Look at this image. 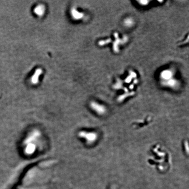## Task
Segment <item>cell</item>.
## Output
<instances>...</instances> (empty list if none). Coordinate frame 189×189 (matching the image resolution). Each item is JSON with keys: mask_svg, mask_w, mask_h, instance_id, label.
Segmentation results:
<instances>
[{"mask_svg": "<svg viewBox=\"0 0 189 189\" xmlns=\"http://www.w3.org/2000/svg\"><path fill=\"white\" fill-rule=\"evenodd\" d=\"M90 105L92 109L99 114H104L106 112V108L101 104H99L95 102H92L91 103Z\"/></svg>", "mask_w": 189, "mask_h": 189, "instance_id": "obj_1", "label": "cell"}, {"mask_svg": "<svg viewBox=\"0 0 189 189\" xmlns=\"http://www.w3.org/2000/svg\"><path fill=\"white\" fill-rule=\"evenodd\" d=\"M43 73V70L39 68L36 70L34 74L31 78V82L33 85H36L39 82V78Z\"/></svg>", "mask_w": 189, "mask_h": 189, "instance_id": "obj_2", "label": "cell"}, {"mask_svg": "<svg viewBox=\"0 0 189 189\" xmlns=\"http://www.w3.org/2000/svg\"><path fill=\"white\" fill-rule=\"evenodd\" d=\"M80 136L82 137L85 138L88 142H92L96 140L97 135L95 133L92 132H83L80 134Z\"/></svg>", "mask_w": 189, "mask_h": 189, "instance_id": "obj_3", "label": "cell"}, {"mask_svg": "<svg viewBox=\"0 0 189 189\" xmlns=\"http://www.w3.org/2000/svg\"><path fill=\"white\" fill-rule=\"evenodd\" d=\"M33 11L37 16H43L45 12V7L43 5H39L34 8Z\"/></svg>", "mask_w": 189, "mask_h": 189, "instance_id": "obj_4", "label": "cell"}, {"mask_svg": "<svg viewBox=\"0 0 189 189\" xmlns=\"http://www.w3.org/2000/svg\"><path fill=\"white\" fill-rule=\"evenodd\" d=\"M71 13L73 18L76 20H79L82 19L84 15L82 12H81L75 8L72 9Z\"/></svg>", "mask_w": 189, "mask_h": 189, "instance_id": "obj_5", "label": "cell"}, {"mask_svg": "<svg viewBox=\"0 0 189 189\" xmlns=\"http://www.w3.org/2000/svg\"><path fill=\"white\" fill-rule=\"evenodd\" d=\"M114 36L115 38V41L113 43V50L115 53H117L119 52V45L121 44V40L118 36V34L117 32H115Z\"/></svg>", "mask_w": 189, "mask_h": 189, "instance_id": "obj_6", "label": "cell"}, {"mask_svg": "<svg viewBox=\"0 0 189 189\" xmlns=\"http://www.w3.org/2000/svg\"><path fill=\"white\" fill-rule=\"evenodd\" d=\"M173 76V73L169 70H164L161 73V77L165 81L170 79Z\"/></svg>", "mask_w": 189, "mask_h": 189, "instance_id": "obj_7", "label": "cell"}, {"mask_svg": "<svg viewBox=\"0 0 189 189\" xmlns=\"http://www.w3.org/2000/svg\"><path fill=\"white\" fill-rule=\"evenodd\" d=\"M177 81L174 79H170L163 82V85L172 88H175L177 85Z\"/></svg>", "mask_w": 189, "mask_h": 189, "instance_id": "obj_8", "label": "cell"}, {"mask_svg": "<svg viewBox=\"0 0 189 189\" xmlns=\"http://www.w3.org/2000/svg\"><path fill=\"white\" fill-rule=\"evenodd\" d=\"M124 24L126 26L131 27L133 26L134 21L131 18H127L125 19L124 21Z\"/></svg>", "mask_w": 189, "mask_h": 189, "instance_id": "obj_9", "label": "cell"}, {"mask_svg": "<svg viewBox=\"0 0 189 189\" xmlns=\"http://www.w3.org/2000/svg\"><path fill=\"white\" fill-rule=\"evenodd\" d=\"M112 42V40L111 39H108L106 40H102L99 41L98 43V44L100 46H103L105 45H107Z\"/></svg>", "mask_w": 189, "mask_h": 189, "instance_id": "obj_10", "label": "cell"}, {"mask_svg": "<svg viewBox=\"0 0 189 189\" xmlns=\"http://www.w3.org/2000/svg\"><path fill=\"white\" fill-rule=\"evenodd\" d=\"M122 87V81L120 79H118L117 83L113 85V88L115 89H120Z\"/></svg>", "mask_w": 189, "mask_h": 189, "instance_id": "obj_11", "label": "cell"}, {"mask_svg": "<svg viewBox=\"0 0 189 189\" xmlns=\"http://www.w3.org/2000/svg\"><path fill=\"white\" fill-rule=\"evenodd\" d=\"M132 78H133L131 76V75H129L128 77L125 79V82L127 83H129L131 82V80L132 79Z\"/></svg>", "mask_w": 189, "mask_h": 189, "instance_id": "obj_12", "label": "cell"}, {"mask_svg": "<svg viewBox=\"0 0 189 189\" xmlns=\"http://www.w3.org/2000/svg\"><path fill=\"white\" fill-rule=\"evenodd\" d=\"M139 3H140L141 5H146L149 2L148 0H140L138 1Z\"/></svg>", "mask_w": 189, "mask_h": 189, "instance_id": "obj_13", "label": "cell"}, {"mask_svg": "<svg viewBox=\"0 0 189 189\" xmlns=\"http://www.w3.org/2000/svg\"><path fill=\"white\" fill-rule=\"evenodd\" d=\"M128 41V37L127 36H124L122 40H121V44H123L126 43L127 42V41Z\"/></svg>", "mask_w": 189, "mask_h": 189, "instance_id": "obj_14", "label": "cell"}, {"mask_svg": "<svg viewBox=\"0 0 189 189\" xmlns=\"http://www.w3.org/2000/svg\"><path fill=\"white\" fill-rule=\"evenodd\" d=\"M130 75H131L133 78H135V77H137V75H136V73L135 72H133V71H131L130 72Z\"/></svg>", "mask_w": 189, "mask_h": 189, "instance_id": "obj_15", "label": "cell"}, {"mask_svg": "<svg viewBox=\"0 0 189 189\" xmlns=\"http://www.w3.org/2000/svg\"><path fill=\"white\" fill-rule=\"evenodd\" d=\"M138 82V81L137 79H135L134 81V82H133V83H134V84H137Z\"/></svg>", "mask_w": 189, "mask_h": 189, "instance_id": "obj_16", "label": "cell"}, {"mask_svg": "<svg viewBox=\"0 0 189 189\" xmlns=\"http://www.w3.org/2000/svg\"><path fill=\"white\" fill-rule=\"evenodd\" d=\"M129 87L131 89H132V88H133V85H131L130 86H129Z\"/></svg>", "mask_w": 189, "mask_h": 189, "instance_id": "obj_17", "label": "cell"}]
</instances>
